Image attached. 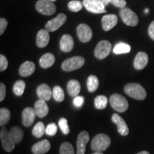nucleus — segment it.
<instances>
[{"instance_id":"nucleus-1","label":"nucleus","mask_w":154,"mask_h":154,"mask_svg":"<svg viewBox=\"0 0 154 154\" xmlns=\"http://www.w3.org/2000/svg\"><path fill=\"white\" fill-rule=\"evenodd\" d=\"M111 144V138L104 134H97L91 140V148L94 152H102L106 150Z\"/></svg>"},{"instance_id":"nucleus-2","label":"nucleus","mask_w":154,"mask_h":154,"mask_svg":"<svg viewBox=\"0 0 154 154\" xmlns=\"http://www.w3.org/2000/svg\"><path fill=\"white\" fill-rule=\"evenodd\" d=\"M124 91L130 97L139 101L145 99L147 96L145 88L141 85L136 83H130L126 84L124 87Z\"/></svg>"},{"instance_id":"nucleus-3","label":"nucleus","mask_w":154,"mask_h":154,"mask_svg":"<svg viewBox=\"0 0 154 154\" xmlns=\"http://www.w3.org/2000/svg\"><path fill=\"white\" fill-rule=\"evenodd\" d=\"M111 106L119 113H124L128 109V102L126 99L119 94H114L109 99Z\"/></svg>"},{"instance_id":"nucleus-4","label":"nucleus","mask_w":154,"mask_h":154,"mask_svg":"<svg viewBox=\"0 0 154 154\" xmlns=\"http://www.w3.org/2000/svg\"><path fill=\"white\" fill-rule=\"evenodd\" d=\"M84 63H85V59L84 58L80 56H76V57L69 58L63 61L61 64V69L64 72H73L82 67Z\"/></svg>"},{"instance_id":"nucleus-5","label":"nucleus","mask_w":154,"mask_h":154,"mask_svg":"<svg viewBox=\"0 0 154 154\" xmlns=\"http://www.w3.org/2000/svg\"><path fill=\"white\" fill-rule=\"evenodd\" d=\"M119 14L123 22L128 26H135L138 24L139 19L138 16L129 8L125 7V8L121 9Z\"/></svg>"},{"instance_id":"nucleus-6","label":"nucleus","mask_w":154,"mask_h":154,"mask_svg":"<svg viewBox=\"0 0 154 154\" xmlns=\"http://www.w3.org/2000/svg\"><path fill=\"white\" fill-rule=\"evenodd\" d=\"M111 51V44L107 40H102L97 44L94 49V55L98 59H105L109 55Z\"/></svg>"},{"instance_id":"nucleus-7","label":"nucleus","mask_w":154,"mask_h":154,"mask_svg":"<svg viewBox=\"0 0 154 154\" xmlns=\"http://www.w3.org/2000/svg\"><path fill=\"white\" fill-rule=\"evenodd\" d=\"M36 9L40 14L50 16L56 12L57 8L52 2L47 0H38L36 3Z\"/></svg>"},{"instance_id":"nucleus-8","label":"nucleus","mask_w":154,"mask_h":154,"mask_svg":"<svg viewBox=\"0 0 154 154\" xmlns=\"http://www.w3.org/2000/svg\"><path fill=\"white\" fill-rule=\"evenodd\" d=\"M83 5L86 10L94 14L105 13V5L100 0H83Z\"/></svg>"},{"instance_id":"nucleus-9","label":"nucleus","mask_w":154,"mask_h":154,"mask_svg":"<svg viewBox=\"0 0 154 154\" xmlns=\"http://www.w3.org/2000/svg\"><path fill=\"white\" fill-rule=\"evenodd\" d=\"M0 139H1L3 149L6 151L11 152L14 150L15 143L11 138L9 131L4 126L1 128V131H0Z\"/></svg>"},{"instance_id":"nucleus-10","label":"nucleus","mask_w":154,"mask_h":154,"mask_svg":"<svg viewBox=\"0 0 154 154\" xmlns=\"http://www.w3.org/2000/svg\"><path fill=\"white\" fill-rule=\"evenodd\" d=\"M77 36L82 42L86 43L91 41L93 36V32L91 27L86 24H80L76 29Z\"/></svg>"},{"instance_id":"nucleus-11","label":"nucleus","mask_w":154,"mask_h":154,"mask_svg":"<svg viewBox=\"0 0 154 154\" xmlns=\"http://www.w3.org/2000/svg\"><path fill=\"white\" fill-rule=\"evenodd\" d=\"M66 19L67 17L64 14H59L54 19L49 21L46 24L45 29L47 30L49 32H55L66 22Z\"/></svg>"},{"instance_id":"nucleus-12","label":"nucleus","mask_w":154,"mask_h":154,"mask_svg":"<svg viewBox=\"0 0 154 154\" xmlns=\"http://www.w3.org/2000/svg\"><path fill=\"white\" fill-rule=\"evenodd\" d=\"M90 136L89 134L86 131H82L79 134L76 140L77 151L76 154H85L86 146L88 143Z\"/></svg>"},{"instance_id":"nucleus-13","label":"nucleus","mask_w":154,"mask_h":154,"mask_svg":"<svg viewBox=\"0 0 154 154\" xmlns=\"http://www.w3.org/2000/svg\"><path fill=\"white\" fill-rule=\"evenodd\" d=\"M111 121L116 124L117 128H118V131L121 136H127L129 133V128H128V125L124 121L122 117L120 116L117 113H113L111 117Z\"/></svg>"},{"instance_id":"nucleus-14","label":"nucleus","mask_w":154,"mask_h":154,"mask_svg":"<svg viewBox=\"0 0 154 154\" xmlns=\"http://www.w3.org/2000/svg\"><path fill=\"white\" fill-rule=\"evenodd\" d=\"M36 116V111L34 109L31 107H27L24 109L22 111V124L24 126L29 127L33 124Z\"/></svg>"},{"instance_id":"nucleus-15","label":"nucleus","mask_w":154,"mask_h":154,"mask_svg":"<svg viewBox=\"0 0 154 154\" xmlns=\"http://www.w3.org/2000/svg\"><path fill=\"white\" fill-rule=\"evenodd\" d=\"M36 94L39 99L48 101L52 97V91L47 84H42L36 88Z\"/></svg>"},{"instance_id":"nucleus-16","label":"nucleus","mask_w":154,"mask_h":154,"mask_svg":"<svg viewBox=\"0 0 154 154\" xmlns=\"http://www.w3.org/2000/svg\"><path fill=\"white\" fill-rule=\"evenodd\" d=\"M148 62H149V57H148L147 54L143 51H140L138 53L135 57L134 66L137 70H141L147 66Z\"/></svg>"},{"instance_id":"nucleus-17","label":"nucleus","mask_w":154,"mask_h":154,"mask_svg":"<svg viewBox=\"0 0 154 154\" xmlns=\"http://www.w3.org/2000/svg\"><path fill=\"white\" fill-rule=\"evenodd\" d=\"M118 23V18L115 14L105 15L101 19V24L103 30L109 31L114 27Z\"/></svg>"},{"instance_id":"nucleus-18","label":"nucleus","mask_w":154,"mask_h":154,"mask_svg":"<svg viewBox=\"0 0 154 154\" xmlns=\"http://www.w3.org/2000/svg\"><path fill=\"white\" fill-rule=\"evenodd\" d=\"M51 148V143L47 139L38 141L32 146V152L34 154H45L47 153Z\"/></svg>"},{"instance_id":"nucleus-19","label":"nucleus","mask_w":154,"mask_h":154,"mask_svg":"<svg viewBox=\"0 0 154 154\" xmlns=\"http://www.w3.org/2000/svg\"><path fill=\"white\" fill-rule=\"evenodd\" d=\"M34 110L36 111V116L39 118H44L49 113V107L45 101L43 100H38L34 104Z\"/></svg>"},{"instance_id":"nucleus-20","label":"nucleus","mask_w":154,"mask_h":154,"mask_svg":"<svg viewBox=\"0 0 154 154\" xmlns=\"http://www.w3.org/2000/svg\"><path fill=\"white\" fill-rule=\"evenodd\" d=\"M49 32L46 29H41L38 31L36 35V45L39 48H44L48 45L49 42Z\"/></svg>"},{"instance_id":"nucleus-21","label":"nucleus","mask_w":154,"mask_h":154,"mask_svg":"<svg viewBox=\"0 0 154 154\" xmlns=\"http://www.w3.org/2000/svg\"><path fill=\"white\" fill-rule=\"evenodd\" d=\"M35 64L32 61H25L19 67V73L23 77L31 76L35 71Z\"/></svg>"},{"instance_id":"nucleus-22","label":"nucleus","mask_w":154,"mask_h":154,"mask_svg":"<svg viewBox=\"0 0 154 154\" xmlns=\"http://www.w3.org/2000/svg\"><path fill=\"white\" fill-rule=\"evenodd\" d=\"M74 47V39L69 34H64L60 40V48L63 52H69Z\"/></svg>"},{"instance_id":"nucleus-23","label":"nucleus","mask_w":154,"mask_h":154,"mask_svg":"<svg viewBox=\"0 0 154 154\" xmlns=\"http://www.w3.org/2000/svg\"><path fill=\"white\" fill-rule=\"evenodd\" d=\"M81 91L80 83L77 80L72 79L67 84V91L72 97H76Z\"/></svg>"},{"instance_id":"nucleus-24","label":"nucleus","mask_w":154,"mask_h":154,"mask_svg":"<svg viewBox=\"0 0 154 154\" xmlns=\"http://www.w3.org/2000/svg\"><path fill=\"white\" fill-rule=\"evenodd\" d=\"M55 62V57L52 54L47 53L44 54L39 59V64L42 68L47 69L53 66Z\"/></svg>"},{"instance_id":"nucleus-25","label":"nucleus","mask_w":154,"mask_h":154,"mask_svg":"<svg viewBox=\"0 0 154 154\" xmlns=\"http://www.w3.org/2000/svg\"><path fill=\"white\" fill-rule=\"evenodd\" d=\"M9 134H10L11 138L15 143H20L23 137H24V132H23L22 129H21L19 127L17 126L12 127L9 131Z\"/></svg>"},{"instance_id":"nucleus-26","label":"nucleus","mask_w":154,"mask_h":154,"mask_svg":"<svg viewBox=\"0 0 154 154\" xmlns=\"http://www.w3.org/2000/svg\"><path fill=\"white\" fill-rule=\"evenodd\" d=\"M87 88L89 92H95L98 89L99 85V81L97 76L94 75H91L88 77L87 82Z\"/></svg>"},{"instance_id":"nucleus-27","label":"nucleus","mask_w":154,"mask_h":154,"mask_svg":"<svg viewBox=\"0 0 154 154\" xmlns=\"http://www.w3.org/2000/svg\"><path fill=\"white\" fill-rule=\"evenodd\" d=\"M46 133V128L44 126V123L38 122L32 130V134L36 138H41L43 136V135Z\"/></svg>"},{"instance_id":"nucleus-28","label":"nucleus","mask_w":154,"mask_h":154,"mask_svg":"<svg viewBox=\"0 0 154 154\" xmlns=\"http://www.w3.org/2000/svg\"><path fill=\"white\" fill-rule=\"evenodd\" d=\"M108 99L105 96L101 95L96 96L94 99V106L97 109H104L107 106Z\"/></svg>"},{"instance_id":"nucleus-29","label":"nucleus","mask_w":154,"mask_h":154,"mask_svg":"<svg viewBox=\"0 0 154 154\" xmlns=\"http://www.w3.org/2000/svg\"><path fill=\"white\" fill-rule=\"evenodd\" d=\"M25 86H26V84L24 81L22 80H18L15 82L13 86V91H14V94L17 96H21L24 94Z\"/></svg>"},{"instance_id":"nucleus-30","label":"nucleus","mask_w":154,"mask_h":154,"mask_svg":"<svg viewBox=\"0 0 154 154\" xmlns=\"http://www.w3.org/2000/svg\"><path fill=\"white\" fill-rule=\"evenodd\" d=\"M10 115V111L7 108H2L0 109V126H5L9 122Z\"/></svg>"},{"instance_id":"nucleus-31","label":"nucleus","mask_w":154,"mask_h":154,"mask_svg":"<svg viewBox=\"0 0 154 154\" xmlns=\"http://www.w3.org/2000/svg\"><path fill=\"white\" fill-rule=\"evenodd\" d=\"M52 96L56 101H63L64 99V92H63L62 88L59 86H54L52 91Z\"/></svg>"},{"instance_id":"nucleus-32","label":"nucleus","mask_w":154,"mask_h":154,"mask_svg":"<svg viewBox=\"0 0 154 154\" xmlns=\"http://www.w3.org/2000/svg\"><path fill=\"white\" fill-rule=\"evenodd\" d=\"M131 47L128 44L125 43H119L116 45L113 49V53L116 54H121L129 53Z\"/></svg>"},{"instance_id":"nucleus-33","label":"nucleus","mask_w":154,"mask_h":154,"mask_svg":"<svg viewBox=\"0 0 154 154\" xmlns=\"http://www.w3.org/2000/svg\"><path fill=\"white\" fill-rule=\"evenodd\" d=\"M59 154H74L73 146L69 142H63L60 146Z\"/></svg>"},{"instance_id":"nucleus-34","label":"nucleus","mask_w":154,"mask_h":154,"mask_svg":"<svg viewBox=\"0 0 154 154\" xmlns=\"http://www.w3.org/2000/svg\"><path fill=\"white\" fill-rule=\"evenodd\" d=\"M83 3L79 0H72L68 4V8L69 10L74 12L79 11L83 8Z\"/></svg>"},{"instance_id":"nucleus-35","label":"nucleus","mask_w":154,"mask_h":154,"mask_svg":"<svg viewBox=\"0 0 154 154\" xmlns=\"http://www.w3.org/2000/svg\"><path fill=\"white\" fill-rule=\"evenodd\" d=\"M59 126L62 133L64 135H67L69 134L70 129L68 125V122H67L66 119L65 118H61L59 121Z\"/></svg>"},{"instance_id":"nucleus-36","label":"nucleus","mask_w":154,"mask_h":154,"mask_svg":"<svg viewBox=\"0 0 154 154\" xmlns=\"http://www.w3.org/2000/svg\"><path fill=\"white\" fill-rule=\"evenodd\" d=\"M57 132V126L54 123H51L48 124L46 128V134L49 136H54Z\"/></svg>"},{"instance_id":"nucleus-37","label":"nucleus","mask_w":154,"mask_h":154,"mask_svg":"<svg viewBox=\"0 0 154 154\" xmlns=\"http://www.w3.org/2000/svg\"><path fill=\"white\" fill-rule=\"evenodd\" d=\"M7 66H8V61L7 59L6 58L5 56L3 54L0 55V71L1 72H4L7 69Z\"/></svg>"},{"instance_id":"nucleus-38","label":"nucleus","mask_w":154,"mask_h":154,"mask_svg":"<svg viewBox=\"0 0 154 154\" xmlns=\"http://www.w3.org/2000/svg\"><path fill=\"white\" fill-rule=\"evenodd\" d=\"M109 3H111L115 7H119V8L123 9L126 7V2L125 0H108Z\"/></svg>"},{"instance_id":"nucleus-39","label":"nucleus","mask_w":154,"mask_h":154,"mask_svg":"<svg viewBox=\"0 0 154 154\" xmlns=\"http://www.w3.org/2000/svg\"><path fill=\"white\" fill-rule=\"evenodd\" d=\"M8 25V22L5 18L0 19V35H2Z\"/></svg>"},{"instance_id":"nucleus-40","label":"nucleus","mask_w":154,"mask_h":154,"mask_svg":"<svg viewBox=\"0 0 154 154\" xmlns=\"http://www.w3.org/2000/svg\"><path fill=\"white\" fill-rule=\"evenodd\" d=\"M84 99L83 96H78L74 98V104L76 107L81 108L83 106V104H84Z\"/></svg>"},{"instance_id":"nucleus-41","label":"nucleus","mask_w":154,"mask_h":154,"mask_svg":"<svg viewBox=\"0 0 154 154\" xmlns=\"http://www.w3.org/2000/svg\"><path fill=\"white\" fill-rule=\"evenodd\" d=\"M6 96V86L3 83L0 84V101H2Z\"/></svg>"},{"instance_id":"nucleus-42","label":"nucleus","mask_w":154,"mask_h":154,"mask_svg":"<svg viewBox=\"0 0 154 154\" xmlns=\"http://www.w3.org/2000/svg\"><path fill=\"white\" fill-rule=\"evenodd\" d=\"M148 32H149V35L150 37L153 40H154V21L152 22L151 24H150Z\"/></svg>"},{"instance_id":"nucleus-43","label":"nucleus","mask_w":154,"mask_h":154,"mask_svg":"<svg viewBox=\"0 0 154 154\" xmlns=\"http://www.w3.org/2000/svg\"><path fill=\"white\" fill-rule=\"evenodd\" d=\"M100 1H101V2L103 3L105 6H106V5H108L109 4V2L108 1V0H100Z\"/></svg>"},{"instance_id":"nucleus-44","label":"nucleus","mask_w":154,"mask_h":154,"mask_svg":"<svg viewBox=\"0 0 154 154\" xmlns=\"http://www.w3.org/2000/svg\"><path fill=\"white\" fill-rule=\"evenodd\" d=\"M137 154H150L149 152L146 151H140L139 153H138Z\"/></svg>"},{"instance_id":"nucleus-45","label":"nucleus","mask_w":154,"mask_h":154,"mask_svg":"<svg viewBox=\"0 0 154 154\" xmlns=\"http://www.w3.org/2000/svg\"><path fill=\"white\" fill-rule=\"evenodd\" d=\"M91 154H103V153H102L101 152H94V153H91Z\"/></svg>"},{"instance_id":"nucleus-46","label":"nucleus","mask_w":154,"mask_h":154,"mask_svg":"<svg viewBox=\"0 0 154 154\" xmlns=\"http://www.w3.org/2000/svg\"><path fill=\"white\" fill-rule=\"evenodd\" d=\"M47 1H50V2H55L57 0H47Z\"/></svg>"},{"instance_id":"nucleus-47","label":"nucleus","mask_w":154,"mask_h":154,"mask_svg":"<svg viewBox=\"0 0 154 154\" xmlns=\"http://www.w3.org/2000/svg\"><path fill=\"white\" fill-rule=\"evenodd\" d=\"M145 13H146V14H148V13H149V9H146L145 10Z\"/></svg>"}]
</instances>
